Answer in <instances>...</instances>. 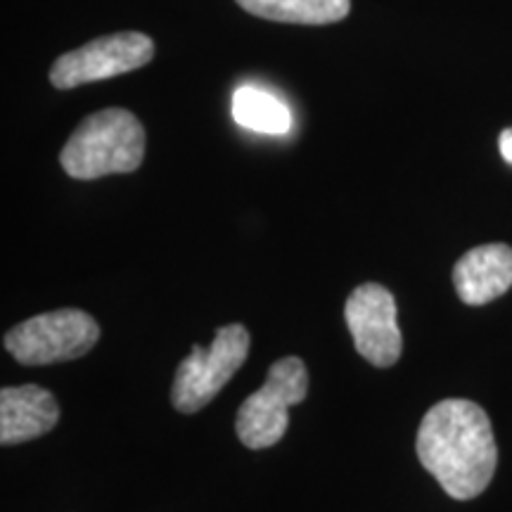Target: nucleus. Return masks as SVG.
<instances>
[{
    "instance_id": "1",
    "label": "nucleus",
    "mask_w": 512,
    "mask_h": 512,
    "mask_svg": "<svg viewBox=\"0 0 512 512\" xmlns=\"http://www.w3.org/2000/svg\"><path fill=\"white\" fill-rule=\"evenodd\" d=\"M415 451L422 467L456 501L484 494L498 465L489 415L467 399L434 403L420 422Z\"/></svg>"
},
{
    "instance_id": "2",
    "label": "nucleus",
    "mask_w": 512,
    "mask_h": 512,
    "mask_svg": "<svg viewBox=\"0 0 512 512\" xmlns=\"http://www.w3.org/2000/svg\"><path fill=\"white\" fill-rule=\"evenodd\" d=\"M145 159V128L119 107L95 112L79 124L60 152V164L76 181L131 174Z\"/></svg>"
},
{
    "instance_id": "3",
    "label": "nucleus",
    "mask_w": 512,
    "mask_h": 512,
    "mask_svg": "<svg viewBox=\"0 0 512 512\" xmlns=\"http://www.w3.org/2000/svg\"><path fill=\"white\" fill-rule=\"evenodd\" d=\"M309 394V373L302 358L287 356L275 361L264 387L247 396L240 406L235 432L242 444L254 451L271 448L285 437L290 425V408Z\"/></svg>"
},
{
    "instance_id": "4",
    "label": "nucleus",
    "mask_w": 512,
    "mask_h": 512,
    "mask_svg": "<svg viewBox=\"0 0 512 512\" xmlns=\"http://www.w3.org/2000/svg\"><path fill=\"white\" fill-rule=\"evenodd\" d=\"M249 332L240 323L226 325L216 330L211 347L190 349V356L183 358L176 370L174 387H171V403L181 413H197L214 401L249 354Z\"/></svg>"
},
{
    "instance_id": "5",
    "label": "nucleus",
    "mask_w": 512,
    "mask_h": 512,
    "mask_svg": "<svg viewBox=\"0 0 512 512\" xmlns=\"http://www.w3.org/2000/svg\"><path fill=\"white\" fill-rule=\"evenodd\" d=\"M100 325L81 309H57L19 323L5 335V349L22 366H50L91 351Z\"/></svg>"
},
{
    "instance_id": "6",
    "label": "nucleus",
    "mask_w": 512,
    "mask_h": 512,
    "mask_svg": "<svg viewBox=\"0 0 512 512\" xmlns=\"http://www.w3.org/2000/svg\"><path fill=\"white\" fill-rule=\"evenodd\" d=\"M155 57V43L140 31H119V34L93 38L91 43L72 53H64L50 69V81L60 91L114 79V76L136 72Z\"/></svg>"
},
{
    "instance_id": "7",
    "label": "nucleus",
    "mask_w": 512,
    "mask_h": 512,
    "mask_svg": "<svg viewBox=\"0 0 512 512\" xmlns=\"http://www.w3.org/2000/svg\"><path fill=\"white\" fill-rule=\"evenodd\" d=\"M356 351L370 366L389 368L401 358L403 337L396 323L394 294L377 283L358 285L344 306Z\"/></svg>"
},
{
    "instance_id": "8",
    "label": "nucleus",
    "mask_w": 512,
    "mask_h": 512,
    "mask_svg": "<svg viewBox=\"0 0 512 512\" xmlns=\"http://www.w3.org/2000/svg\"><path fill=\"white\" fill-rule=\"evenodd\" d=\"M60 420V406L48 389L19 384L0 392V444L15 446L48 434Z\"/></svg>"
},
{
    "instance_id": "9",
    "label": "nucleus",
    "mask_w": 512,
    "mask_h": 512,
    "mask_svg": "<svg viewBox=\"0 0 512 512\" xmlns=\"http://www.w3.org/2000/svg\"><path fill=\"white\" fill-rule=\"evenodd\" d=\"M453 285L460 302L484 306L512 287V247L482 245L470 249L453 266Z\"/></svg>"
},
{
    "instance_id": "10",
    "label": "nucleus",
    "mask_w": 512,
    "mask_h": 512,
    "mask_svg": "<svg viewBox=\"0 0 512 512\" xmlns=\"http://www.w3.org/2000/svg\"><path fill=\"white\" fill-rule=\"evenodd\" d=\"M238 5L249 15L268 22L306 24V27L342 22L351 12V0H238Z\"/></svg>"
},
{
    "instance_id": "11",
    "label": "nucleus",
    "mask_w": 512,
    "mask_h": 512,
    "mask_svg": "<svg viewBox=\"0 0 512 512\" xmlns=\"http://www.w3.org/2000/svg\"><path fill=\"white\" fill-rule=\"evenodd\" d=\"M233 117L240 126L266 136H285L292 128L290 107L256 86H242L235 91Z\"/></svg>"
},
{
    "instance_id": "12",
    "label": "nucleus",
    "mask_w": 512,
    "mask_h": 512,
    "mask_svg": "<svg viewBox=\"0 0 512 512\" xmlns=\"http://www.w3.org/2000/svg\"><path fill=\"white\" fill-rule=\"evenodd\" d=\"M498 145H501V155L508 164H512V128L508 131L501 133V140H498Z\"/></svg>"
}]
</instances>
